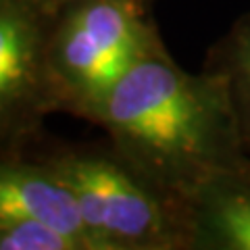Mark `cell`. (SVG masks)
Segmentation results:
<instances>
[{
	"label": "cell",
	"mask_w": 250,
	"mask_h": 250,
	"mask_svg": "<svg viewBox=\"0 0 250 250\" xmlns=\"http://www.w3.org/2000/svg\"><path fill=\"white\" fill-rule=\"evenodd\" d=\"M85 121L182 207L208 179L250 163L223 80L207 67L186 71L165 44L146 52Z\"/></svg>",
	"instance_id": "1"
},
{
	"label": "cell",
	"mask_w": 250,
	"mask_h": 250,
	"mask_svg": "<svg viewBox=\"0 0 250 250\" xmlns=\"http://www.w3.org/2000/svg\"><path fill=\"white\" fill-rule=\"evenodd\" d=\"M38 161L69 192L100 250H188L184 207L111 144L62 146Z\"/></svg>",
	"instance_id": "2"
},
{
	"label": "cell",
	"mask_w": 250,
	"mask_h": 250,
	"mask_svg": "<svg viewBox=\"0 0 250 250\" xmlns=\"http://www.w3.org/2000/svg\"><path fill=\"white\" fill-rule=\"evenodd\" d=\"M150 0H75L57 11L46 62L59 111L85 119L146 52L163 44Z\"/></svg>",
	"instance_id": "3"
},
{
	"label": "cell",
	"mask_w": 250,
	"mask_h": 250,
	"mask_svg": "<svg viewBox=\"0 0 250 250\" xmlns=\"http://www.w3.org/2000/svg\"><path fill=\"white\" fill-rule=\"evenodd\" d=\"M54 15L44 0H0V152L59 111L46 62Z\"/></svg>",
	"instance_id": "4"
},
{
	"label": "cell",
	"mask_w": 250,
	"mask_h": 250,
	"mask_svg": "<svg viewBox=\"0 0 250 250\" xmlns=\"http://www.w3.org/2000/svg\"><path fill=\"white\" fill-rule=\"evenodd\" d=\"M42 221L73 236L83 250H100L73 198L38 159L0 152V223Z\"/></svg>",
	"instance_id": "5"
},
{
	"label": "cell",
	"mask_w": 250,
	"mask_h": 250,
	"mask_svg": "<svg viewBox=\"0 0 250 250\" xmlns=\"http://www.w3.org/2000/svg\"><path fill=\"white\" fill-rule=\"evenodd\" d=\"M184 217L188 250H250V163L198 188Z\"/></svg>",
	"instance_id": "6"
},
{
	"label": "cell",
	"mask_w": 250,
	"mask_h": 250,
	"mask_svg": "<svg viewBox=\"0 0 250 250\" xmlns=\"http://www.w3.org/2000/svg\"><path fill=\"white\" fill-rule=\"evenodd\" d=\"M205 67L215 71L228 88L242 142L250 156V13L242 15L208 52Z\"/></svg>",
	"instance_id": "7"
},
{
	"label": "cell",
	"mask_w": 250,
	"mask_h": 250,
	"mask_svg": "<svg viewBox=\"0 0 250 250\" xmlns=\"http://www.w3.org/2000/svg\"><path fill=\"white\" fill-rule=\"evenodd\" d=\"M0 250H83L73 236L42 221L0 223Z\"/></svg>",
	"instance_id": "8"
},
{
	"label": "cell",
	"mask_w": 250,
	"mask_h": 250,
	"mask_svg": "<svg viewBox=\"0 0 250 250\" xmlns=\"http://www.w3.org/2000/svg\"><path fill=\"white\" fill-rule=\"evenodd\" d=\"M44 2L48 4L52 11H59V9H62L65 4H69V2H75V0H44Z\"/></svg>",
	"instance_id": "9"
}]
</instances>
